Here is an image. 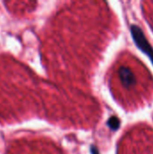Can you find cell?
<instances>
[{
    "label": "cell",
    "instance_id": "cell-2",
    "mask_svg": "<svg viewBox=\"0 0 153 154\" xmlns=\"http://www.w3.org/2000/svg\"><path fill=\"white\" fill-rule=\"evenodd\" d=\"M118 75L124 87H125L126 88L133 87L136 83L135 76L128 67H121L118 70Z\"/></svg>",
    "mask_w": 153,
    "mask_h": 154
},
{
    "label": "cell",
    "instance_id": "cell-1",
    "mask_svg": "<svg viewBox=\"0 0 153 154\" xmlns=\"http://www.w3.org/2000/svg\"><path fill=\"white\" fill-rule=\"evenodd\" d=\"M131 33L136 46L151 59L153 63V47L147 40L142 30L138 25L133 24L131 25Z\"/></svg>",
    "mask_w": 153,
    "mask_h": 154
},
{
    "label": "cell",
    "instance_id": "cell-4",
    "mask_svg": "<svg viewBox=\"0 0 153 154\" xmlns=\"http://www.w3.org/2000/svg\"><path fill=\"white\" fill-rule=\"evenodd\" d=\"M90 151H91V154H99L98 149H97L96 146H94V145H92V146H91Z\"/></svg>",
    "mask_w": 153,
    "mask_h": 154
},
{
    "label": "cell",
    "instance_id": "cell-3",
    "mask_svg": "<svg viewBox=\"0 0 153 154\" xmlns=\"http://www.w3.org/2000/svg\"><path fill=\"white\" fill-rule=\"evenodd\" d=\"M107 125L109 126V128L113 131H116L118 130V128L121 125V122L120 119L117 116H111L109 118V120L107 121Z\"/></svg>",
    "mask_w": 153,
    "mask_h": 154
}]
</instances>
